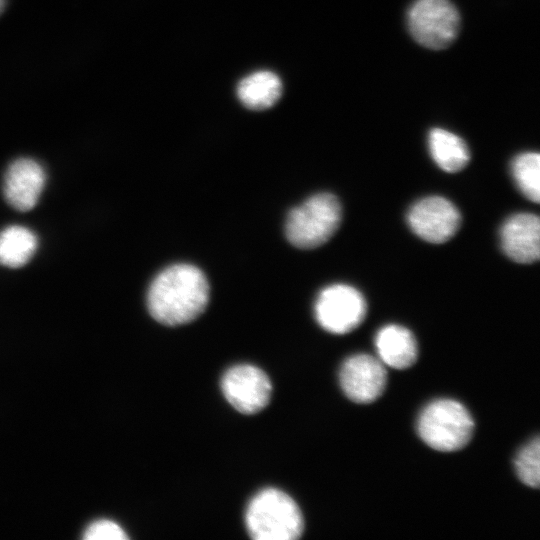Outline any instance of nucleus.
Here are the masks:
<instances>
[{"instance_id":"nucleus-1","label":"nucleus","mask_w":540,"mask_h":540,"mask_svg":"<svg viewBox=\"0 0 540 540\" xmlns=\"http://www.w3.org/2000/svg\"><path fill=\"white\" fill-rule=\"evenodd\" d=\"M209 301V284L204 273L190 264H175L161 271L151 282L147 307L161 324L177 326L200 316Z\"/></svg>"},{"instance_id":"nucleus-2","label":"nucleus","mask_w":540,"mask_h":540,"mask_svg":"<svg viewBox=\"0 0 540 540\" xmlns=\"http://www.w3.org/2000/svg\"><path fill=\"white\" fill-rule=\"evenodd\" d=\"M246 528L256 540H294L301 536L303 517L298 505L275 488L260 491L250 501L245 514Z\"/></svg>"},{"instance_id":"nucleus-3","label":"nucleus","mask_w":540,"mask_h":540,"mask_svg":"<svg viewBox=\"0 0 540 540\" xmlns=\"http://www.w3.org/2000/svg\"><path fill=\"white\" fill-rule=\"evenodd\" d=\"M341 218V204L335 195H313L289 213L285 224L286 238L299 249L319 247L333 236Z\"/></svg>"},{"instance_id":"nucleus-4","label":"nucleus","mask_w":540,"mask_h":540,"mask_svg":"<svg viewBox=\"0 0 540 540\" xmlns=\"http://www.w3.org/2000/svg\"><path fill=\"white\" fill-rule=\"evenodd\" d=\"M474 422L469 411L452 399H438L421 412L417 430L420 438L431 448L453 452L463 448L471 439Z\"/></svg>"},{"instance_id":"nucleus-5","label":"nucleus","mask_w":540,"mask_h":540,"mask_svg":"<svg viewBox=\"0 0 540 540\" xmlns=\"http://www.w3.org/2000/svg\"><path fill=\"white\" fill-rule=\"evenodd\" d=\"M410 34L420 45L441 50L458 35L460 16L449 0H416L407 14Z\"/></svg>"},{"instance_id":"nucleus-6","label":"nucleus","mask_w":540,"mask_h":540,"mask_svg":"<svg viewBox=\"0 0 540 540\" xmlns=\"http://www.w3.org/2000/svg\"><path fill=\"white\" fill-rule=\"evenodd\" d=\"M314 310L316 320L323 329L344 334L362 323L367 305L364 296L355 287L333 284L319 293Z\"/></svg>"},{"instance_id":"nucleus-7","label":"nucleus","mask_w":540,"mask_h":540,"mask_svg":"<svg viewBox=\"0 0 540 540\" xmlns=\"http://www.w3.org/2000/svg\"><path fill=\"white\" fill-rule=\"evenodd\" d=\"M410 229L430 243H444L459 229L461 216L457 207L441 196H429L414 203L407 213Z\"/></svg>"},{"instance_id":"nucleus-8","label":"nucleus","mask_w":540,"mask_h":540,"mask_svg":"<svg viewBox=\"0 0 540 540\" xmlns=\"http://www.w3.org/2000/svg\"><path fill=\"white\" fill-rule=\"evenodd\" d=\"M221 389L236 410L244 414H254L268 404L272 386L268 376L260 368L242 364L225 372Z\"/></svg>"},{"instance_id":"nucleus-9","label":"nucleus","mask_w":540,"mask_h":540,"mask_svg":"<svg viewBox=\"0 0 540 540\" xmlns=\"http://www.w3.org/2000/svg\"><path fill=\"white\" fill-rule=\"evenodd\" d=\"M387 374L384 364L368 354H356L343 363L340 384L345 395L356 403H371L384 391Z\"/></svg>"},{"instance_id":"nucleus-10","label":"nucleus","mask_w":540,"mask_h":540,"mask_svg":"<svg viewBox=\"0 0 540 540\" xmlns=\"http://www.w3.org/2000/svg\"><path fill=\"white\" fill-rule=\"evenodd\" d=\"M45 183L46 173L37 161L19 158L8 166L4 175L5 200L18 211H29L38 203Z\"/></svg>"},{"instance_id":"nucleus-11","label":"nucleus","mask_w":540,"mask_h":540,"mask_svg":"<svg viewBox=\"0 0 540 540\" xmlns=\"http://www.w3.org/2000/svg\"><path fill=\"white\" fill-rule=\"evenodd\" d=\"M501 247L513 261L530 264L539 259L540 221L537 215L518 213L510 216L500 230Z\"/></svg>"},{"instance_id":"nucleus-12","label":"nucleus","mask_w":540,"mask_h":540,"mask_svg":"<svg viewBox=\"0 0 540 540\" xmlns=\"http://www.w3.org/2000/svg\"><path fill=\"white\" fill-rule=\"evenodd\" d=\"M375 346L379 360L394 369H406L417 359L416 339L411 331L400 325L382 327L376 334Z\"/></svg>"},{"instance_id":"nucleus-13","label":"nucleus","mask_w":540,"mask_h":540,"mask_svg":"<svg viewBox=\"0 0 540 540\" xmlns=\"http://www.w3.org/2000/svg\"><path fill=\"white\" fill-rule=\"evenodd\" d=\"M283 84L277 74L268 70L253 72L237 85L236 94L243 106L250 110H265L281 98Z\"/></svg>"},{"instance_id":"nucleus-14","label":"nucleus","mask_w":540,"mask_h":540,"mask_svg":"<svg viewBox=\"0 0 540 540\" xmlns=\"http://www.w3.org/2000/svg\"><path fill=\"white\" fill-rule=\"evenodd\" d=\"M428 146L435 163L446 172L460 171L470 160L466 143L448 130L432 129L428 136Z\"/></svg>"},{"instance_id":"nucleus-15","label":"nucleus","mask_w":540,"mask_h":540,"mask_svg":"<svg viewBox=\"0 0 540 540\" xmlns=\"http://www.w3.org/2000/svg\"><path fill=\"white\" fill-rule=\"evenodd\" d=\"M36 234L27 227L11 225L0 232V264L19 268L29 262L37 250Z\"/></svg>"},{"instance_id":"nucleus-16","label":"nucleus","mask_w":540,"mask_h":540,"mask_svg":"<svg viewBox=\"0 0 540 540\" xmlns=\"http://www.w3.org/2000/svg\"><path fill=\"white\" fill-rule=\"evenodd\" d=\"M513 178L522 192L529 200L538 203L540 199V156L535 152H525L512 162Z\"/></svg>"},{"instance_id":"nucleus-17","label":"nucleus","mask_w":540,"mask_h":540,"mask_svg":"<svg viewBox=\"0 0 540 540\" xmlns=\"http://www.w3.org/2000/svg\"><path fill=\"white\" fill-rule=\"evenodd\" d=\"M516 471L520 480L533 488L540 483V442L536 437L530 441L516 457Z\"/></svg>"},{"instance_id":"nucleus-18","label":"nucleus","mask_w":540,"mask_h":540,"mask_svg":"<svg viewBox=\"0 0 540 540\" xmlns=\"http://www.w3.org/2000/svg\"><path fill=\"white\" fill-rule=\"evenodd\" d=\"M83 538L86 540H125L128 536L116 522L103 519L91 523L85 529Z\"/></svg>"},{"instance_id":"nucleus-19","label":"nucleus","mask_w":540,"mask_h":540,"mask_svg":"<svg viewBox=\"0 0 540 540\" xmlns=\"http://www.w3.org/2000/svg\"><path fill=\"white\" fill-rule=\"evenodd\" d=\"M4 3L5 1L4 0H0V13L2 12L3 10V7H4Z\"/></svg>"}]
</instances>
